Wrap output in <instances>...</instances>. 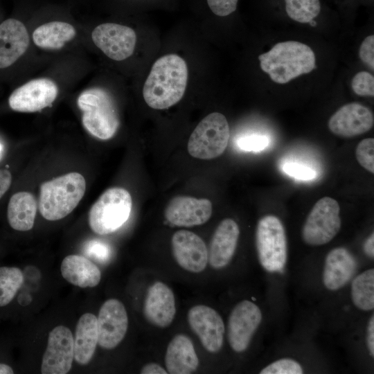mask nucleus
<instances>
[{
  "label": "nucleus",
  "mask_w": 374,
  "mask_h": 374,
  "mask_svg": "<svg viewBox=\"0 0 374 374\" xmlns=\"http://www.w3.org/2000/svg\"><path fill=\"white\" fill-rule=\"evenodd\" d=\"M212 214V204L207 199L177 196L165 210V217L170 224L178 226H193L206 222Z\"/></svg>",
  "instance_id": "f3484780"
},
{
  "label": "nucleus",
  "mask_w": 374,
  "mask_h": 374,
  "mask_svg": "<svg viewBox=\"0 0 374 374\" xmlns=\"http://www.w3.org/2000/svg\"><path fill=\"white\" fill-rule=\"evenodd\" d=\"M61 274L69 283L82 288L96 287L101 278L97 265L80 255L66 256L61 264Z\"/></svg>",
  "instance_id": "5701e85b"
},
{
  "label": "nucleus",
  "mask_w": 374,
  "mask_h": 374,
  "mask_svg": "<svg viewBox=\"0 0 374 374\" xmlns=\"http://www.w3.org/2000/svg\"><path fill=\"white\" fill-rule=\"evenodd\" d=\"M269 144V139L264 135L251 134L238 139V148L247 152H259L264 150Z\"/></svg>",
  "instance_id": "72a5a7b5"
},
{
  "label": "nucleus",
  "mask_w": 374,
  "mask_h": 374,
  "mask_svg": "<svg viewBox=\"0 0 374 374\" xmlns=\"http://www.w3.org/2000/svg\"><path fill=\"white\" fill-rule=\"evenodd\" d=\"M357 261L344 247L332 249L326 256L323 272L325 287L331 291L339 290L353 278Z\"/></svg>",
  "instance_id": "412c9836"
},
{
  "label": "nucleus",
  "mask_w": 374,
  "mask_h": 374,
  "mask_svg": "<svg viewBox=\"0 0 374 374\" xmlns=\"http://www.w3.org/2000/svg\"><path fill=\"white\" fill-rule=\"evenodd\" d=\"M86 190L84 177L69 172L43 183L40 186L39 211L49 221L61 220L71 213Z\"/></svg>",
  "instance_id": "7ed1b4c3"
},
{
  "label": "nucleus",
  "mask_w": 374,
  "mask_h": 374,
  "mask_svg": "<svg viewBox=\"0 0 374 374\" xmlns=\"http://www.w3.org/2000/svg\"><path fill=\"white\" fill-rule=\"evenodd\" d=\"M172 253L177 262L186 271H202L208 263V249L202 239L195 233L180 230L171 240Z\"/></svg>",
  "instance_id": "dca6fc26"
},
{
  "label": "nucleus",
  "mask_w": 374,
  "mask_h": 374,
  "mask_svg": "<svg viewBox=\"0 0 374 374\" xmlns=\"http://www.w3.org/2000/svg\"><path fill=\"white\" fill-rule=\"evenodd\" d=\"M309 23L312 26H315L317 25V22L314 19L311 20Z\"/></svg>",
  "instance_id": "79ce46f5"
},
{
  "label": "nucleus",
  "mask_w": 374,
  "mask_h": 374,
  "mask_svg": "<svg viewBox=\"0 0 374 374\" xmlns=\"http://www.w3.org/2000/svg\"><path fill=\"white\" fill-rule=\"evenodd\" d=\"M240 229L231 218L223 220L215 229L208 251V261L216 269L226 267L235 251Z\"/></svg>",
  "instance_id": "aec40b11"
},
{
  "label": "nucleus",
  "mask_w": 374,
  "mask_h": 374,
  "mask_svg": "<svg viewBox=\"0 0 374 374\" xmlns=\"http://www.w3.org/2000/svg\"><path fill=\"white\" fill-rule=\"evenodd\" d=\"M258 60L261 69L278 84H285L317 68L314 51L296 41L278 42Z\"/></svg>",
  "instance_id": "f03ea898"
},
{
  "label": "nucleus",
  "mask_w": 374,
  "mask_h": 374,
  "mask_svg": "<svg viewBox=\"0 0 374 374\" xmlns=\"http://www.w3.org/2000/svg\"><path fill=\"white\" fill-rule=\"evenodd\" d=\"M14 373L12 368L5 364H0V374H12Z\"/></svg>",
  "instance_id": "a19ab883"
},
{
  "label": "nucleus",
  "mask_w": 374,
  "mask_h": 374,
  "mask_svg": "<svg viewBox=\"0 0 374 374\" xmlns=\"http://www.w3.org/2000/svg\"><path fill=\"white\" fill-rule=\"evenodd\" d=\"M262 321L260 308L253 302L244 300L232 310L228 321V340L236 353L247 350Z\"/></svg>",
  "instance_id": "9d476101"
},
{
  "label": "nucleus",
  "mask_w": 374,
  "mask_h": 374,
  "mask_svg": "<svg viewBox=\"0 0 374 374\" xmlns=\"http://www.w3.org/2000/svg\"><path fill=\"white\" fill-rule=\"evenodd\" d=\"M23 283L24 275L18 267H0V307L12 301Z\"/></svg>",
  "instance_id": "cd10ccee"
},
{
  "label": "nucleus",
  "mask_w": 374,
  "mask_h": 374,
  "mask_svg": "<svg viewBox=\"0 0 374 374\" xmlns=\"http://www.w3.org/2000/svg\"><path fill=\"white\" fill-rule=\"evenodd\" d=\"M84 252L90 258L100 263L107 262L112 255L110 246L100 240H91L84 247Z\"/></svg>",
  "instance_id": "2f4dec72"
},
{
  "label": "nucleus",
  "mask_w": 374,
  "mask_h": 374,
  "mask_svg": "<svg viewBox=\"0 0 374 374\" xmlns=\"http://www.w3.org/2000/svg\"><path fill=\"white\" fill-rule=\"evenodd\" d=\"M97 317L91 313L80 317L76 325L74 341V359L81 365L90 362L98 344Z\"/></svg>",
  "instance_id": "b1692460"
},
{
  "label": "nucleus",
  "mask_w": 374,
  "mask_h": 374,
  "mask_svg": "<svg viewBox=\"0 0 374 374\" xmlns=\"http://www.w3.org/2000/svg\"><path fill=\"white\" fill-rule=\"evenodd\" d=\"M282 168L287 175L297 179L312 180L317 176L313 169L296 163H287Z\"/></svg>",
  "instance_id": "f704fd0d"
},
{
  "label": "nucleus",
  "mask_w": 374,
  "mask_h": 374,
  "mask_svg": "<svg viewBox=\"0 0 374 374\" xmlns=\"http://www.w3.org/2000/svg\"><path fill=\"white\" fill-rule=\"evenodd\" d=\"M132 207V200L127 190L118 187L109 188L90 208L89 226L99 235L112 233L126 222Z\"/></svg>",
  "instance_id": "39448f33"
},
{
  "label": "nucleus",
  "mask_w": 374,
  "mask_h": 374,
  "mask_svg": "<svg viewBox=\"0 0 374 374\" xmlns=\"http://www.w3.org/2000/svg\"><path fill=\"white\" fill-rule=\"evenodd\" d=\"M285 2L287 15L300 23H309L321 11L319 0H285Z\"/></svg>",
  "instance_id": "c85d7f7f"
},
{
  "label": "nucleus",
  "mask_w": 374,
  "mask_h": 374,
  "mask_svg": "<svg viewBox=\"0 0 374 374\" xmlns=\"http://www.w3.org/2000/svg\"><path fill=\"white\" fill-rule=\"evenodd\" d=\"M77 104L82 112V125L90 134L102 140L114 136L119 118L114 101L106 90L100 87L86 89L78 96Z\"/></svg>",
  "instance_id": "20e7f679"
},
{
  "label": "nucleus",
  "mask_w": 374,
  "mask_h": 374,
  "mask_svg": "<svg viewBox=\"0 0 374 374\" xmlns=\"http://www.w3.org/2000/svg\"><path fill=\"white\" fill-rule=\"evenodd\" d=\"M357 161L364 169L374 173V139L362 140L355 150Z\"/></svg>",
  "instance_id": "c756f323"
},
{
  "label": "nucleus",
  "mask_w": 374,
  "mask_h": 374,
  "mask_svg": "<svg viewBox=\"0 0 374 374\" xmlns=\"http://www.w3.org/2000/svg\"><path fill=\"white\" fill-rule=\"evenodd\" d=\"M187 318L204 348L210 353L218 352L223 345L225 328L217 312L207 305H197L189 310Z\"/></svg>",
  "instance_id": "ddd939ff"
},
{
  "label": "nucleus",
  "mask_w": 374,
  "mask_h": 374,
  "mask_svg": "<svg viewBox=\"0 0 374 374\" xmlns=\"http://www.w3.org/2000/svg\"><path fill=\"white\" fill-rule=\"evenodd\" d=\"M12 182V175L6 169H0V199L9 189Z\"/></svg>",
  "instance_id": "e433bc0d"
},
{
  "label": "nucleus",
  "mask_w": 374,
  "mask_h": 374,
  "mask_svg": "<svg viewBox=\"0 0 374 374\" xmlns=\"http://www.w3.org/2000/svg\"><path fill=\"white\" fill-rule=\"evenodd\" d=\"M37 207L35 198L30 193L20 191L13 194L7 208L10 226L19 231L30 230L34 225Z\"/></svg>",
  "instance_id": "393cba45"
},
{
  "label": "nucleus",
  "mask_w": 374,
  "mask_h": 374,
  "mask_svg": "<svg viewBox=\"0 0 374 374\" xmlns=\"http://www.w3.org/2000/svg\"><path fill=\"white\" fill-rule=\"evenodd\" d=\"M229 126L221 113L207 115L192 132L188 151L195 158L211 159L220 156L226 150L229 139Z\"/></svg>",
  "instance_id": "0eeeda50"
},
{
  "label": "nucleus",
  "mask_w": 374,
  "mask_h": 374,
  "mask_svg": "<svg viewBox=\"0 0 374 374\" xmlns=\"http://www.w3.org/2000/svg\"><path fill=\"white\" fill-rule=\"evenodd\" d=\"M366 344L370 355L374 356V317H371L366 330Z\"/></svg>",
  "instance_id": "4c0bfd02"
},
{
  "label": "nucleus",
  "mask_w": 374,
  "mask_h": 374,
  "mask_svg": "<svg viewBox=\"0 0 374 374\" xmlns=\"http://www.w3.org/2000/svg\"><path fill=\"white\" fill-rule=\"evenodd\" d=\"M98 344L105 349H113L123 339L128 326L124 305L116 299L106 301L97 318Z\"/></svg>",
  "instance_id": "4468645a"
},
{
  "label": "nucleus",
  "mask_w": 374,
  "mask_h": 374,
  "mask_svg": "<svg viewBox=\"0 0 374 374\" xmlns=\"http://www.w3.org/2000/svg\"><path fill=\"white\" fill-rule=\"evenodd\" d=\"M337 201L330 197L319 199L310 211L302 229V238L310 246L331 241L339 233L341 221Z\"/></svg>",
  "instance_id": "6e6552de"
},
{
  "label": "nucleus",
  "mask_w": 374,
  "mask_h": 374,
  "mask_svg": "<svg viewBox=\"0 0 374 374\" xmlns=\"http://www.w3.org/2000/svg\"><path fill=\"white\" fill-rule=\"evenodd\" d=\"M75 35V29L71 24L55 20L39 26L33 33V40L39 48L58 50Z\"/></svg>",
  "instance_id": "a878e982"
},
{
  "label": "nucleus",
  "mask_w": 374,
  "mask_h": 374,
  "mask_svg": "<svg viewBox=\"0 0 374 374\" xmlns=\"http://www.w3.org/2000/svg\"><path fill=\"white\" fill-rule=\"evenodd\" d=\"M353 91L361 96H374V77L367 71L356 73L352 79Z\"/></svg>",
  "instance_id": "473e14b6"
},
{
  "label": "nucleus",
  "mask_w": 374,
  "mask_h": 374,
  "mask_svg": "<svg viewBox=\"0 0 374 374\" xmlns=\"http://www.w3.org/2000/svg\"><path fill=\"white\" fill-rule=\"evenodd\" d=\"M29 35L25 24L19 19L10 17L0 23V70L13 66L26 53Z\"/></svg>",
  "instance_id": "a211bd4d"
},
{
  "label": "nucleus",
  "mask_w": 374,
  "mask_h": 374,
  "mask_svg": "<svg viewBox=\"0 0 374 374\" xmlns=\"http://www.w3.org/2000/svg\"><path fill=\"white\" fill-rule=\"evenodd\" d=\"M256 244L261 266L267 271H281L287 260V240L284 226L275 215L260 218L256 231Z\"/></svg>",
  "instance_id": "423d86ee"
},
{
  "label": "nucleus",
  "mask_w": 374,
  "mask_h": 374,
  "mask_svg": "<svg viewBox=\"0 0 374 374\" xmlns=\"http://www.w3.org/2000/svg\"><path fill=\"white\" fill-rule=\"evenodd\" d=\"M95 45L109 58L121 61L133 53L136 35L129 26L107 22L98 25L91 33Z\"/></svg>",
  "instance_id": "1a4fd4ad"
},
{
  "label": "nucleus",
  "mask_w": 374,
  "mask_h": 374,
  "mask_svg": "<svg viewBox=\"0 0 374 374\" xmlns=\"http://www.w3.org/2000/svg\"><path fill=\"white\" fill-rule=\"evenodd\" d=\"M353 304L363 311L374 308V269H370L357 276L351 283Z\"/></svg>",
  "instance_id": "bb28decb"
},
{
  "label": "nucleus",
  "mask_w": 374,
  "mask_h": 374,
  "mask_svg": "<svg viewBox=\"0 0 374 374\" xmlns=\"http://www.w3.org/2000/svg\"><path fill=\"white\" fill-rule=\"evenodd\" d=\"M133 1H138V0H133Z\"/></svg>",
  "instance_id": "37998d69"
},
{
  "label": "nucleus",
  "mask_w": 374,
  "mask_h": 374,
  "mask_svg": "<svg viewBox=\"0 0 374 374\" xmlns=\"http://www.w3.org/2000/svg\"><path fill=\"white\" fill-rule=\"evenodd\" d=\"M141 374H166V370L156 363L145 364L141 370Z\"/></svg>",
  "instance_id": "58836bf2"
},
{
  "label": "nucleus",
  "mask_w": 374,
  "mask_h": 374,
  "mask_svg": "<svg viewBox=\"0 0 374 374\" xmlns=\"http://www.w3.org/2000/svg\"><path fill=\"white\" fill-rule=\"evenodd\" d=\"M188 82V68L183 58L168 54L153 64L143 88L147 105L155 109H167L183 97Z\"/></svg>",
  "instance_id": "f257e3e1"
},
{
  "label": "nucleus",
  "mask_w": 374,
  "mask_h": 374,
  "mask_svg": "<svg viewBox=\"0 0 374 374\" xmlns=\"http://www.w3.org/2000/svg\"><path fill=\"white\" fill-rule=\"evenodd\" d=\"M165 364L170 374H190L199 366V359L192 341L179 334L169 343L165 356Z\"/></svg>",
  "instance_id": "4be33fe9"
},
{
  "label": "nucleus",
  "mask_w": 374,
  "mask_h": 374,
  "mask_svg": "<svg viewBox=\"0 0 374 374\" xmlns=\"http://www.w3.org/2000/svg\"><path fill=\"white\" fill-rule=\"evenodd\" d=\"M74 359V341L71 331L64 326L54 328L48 337L41 366L42 374H66Z\"/></svg>",
  "instance_id": "f8f14e48"
},
{
  "label": "nucleus",
  "mask_w": 374,
  "mask_h": 374,
  "mask_svg": "<svg viewBox=\"0 0 374 374\" xmlns=\"http://www.w3.org/2000/svg\"><path fill=\"white\" fill-rule=\"evenodd\" d=\"M364 253L369 257H374V233H372L365 240L364 244Z\"/></svg>",
  "instance_id": "ea45409f"
},
{
  "label": "nucleus",
  "mask_w": 374,
  "mask_h": 374,
  "mask_svg": "<svg viewBox=\"0 0 374 374\" xmlns=\"http://www.w3.org/2000/svg\"><path fill=\"white\" fill-rule=\"evenodd\" d=\"M143 312L152 324L166 328L172 322L175 313V299L170 288L162 282H156L148 290Z\"/></svg>",
  "instance_id": "6ab92c4d"
},
{
  "label": "nucleus",
  "mask_w": 374,
  "mask_h": 374,
  "mask_svg": "<svg viewBox=\"0 0 374 374\" xmlns=\"http://www.w3.org/2000/svg\"><path fill=\"white\" fill-rule=\"evenodd\" d=\"M360 60L372 70L374 69V35L366 37L362 42L359 51Z\"/></svg>",
  "instance_id": "c9c22d12"
},
{
  "label": "nucleus",
  "mask_w": 374,
  "mask_h": 374,
  "mask_svg": "<svg viewBox=\"0 0 374 374\" xmlns=\"http://www.w3.org/2000/svg\"><path fill=\"white\" fill-rule=\"evenodd\" d=\"M301 366L296 361L284 358L276 360L262 368L260 374H301Z\"/></svg>",
  "instance_id": "7c9ffc66"
},
{
  "label": "nucleus",
  "mask_w": 374,
  "mask_h": 374,
  "mask_svg": "<svg viewBox=\"0 0 374 374\" xmlns=\"http://www.w3.org/2000/svg\"><path fill=\"white\" fill-rule=\"evenodd\" d=\"M57 93V87L53 80L35 79L16 88L8 98V105L15 112H35L51 106Z\"/></svg>",
  "instance_id": "9b49d317"
},
{
  "label": "nucleus",
  "mask_w": 374,
  "mask_h": 374,
  "mask_svg": "<svg viewBox=\"0 0 374 374\" xmlns=\"http://www.w3.org/2000/svg\"><path fill=\"white\" fill-rule=\"evenodd\" d=\"M373 123V112L368 107L351 103L343 105L331 116L328 127L337 136L350 138L367 132Z\"/></svg>",
  "instance_id": "2eb2a0df"
}]
</instances>
